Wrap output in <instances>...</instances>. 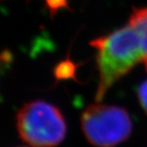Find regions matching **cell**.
<instances>
[{
    "label": "cell",
    "instance_id": "6da1fadb",
    "mask_svg": "<svg viewBox=\"0 0 147 147\" xmlns=\"http://www.w3.org/2000/svg\"><path fill=\"white\" fill-rule=\"evenodd\" d=\"M90 46L97 52L99 83L95 100L98 102L117 81L143 62V52L139 35L130 24L92 40Z\"/></svg>",
    "mask_w": 147,
    "mask_h": 147
},
{
    "label": "cell",
    "instance_id": "7a4b0ae2",
    "mask_svg": "<svg viewBox=\"0 0 147 147\" xmlns=\"http://www.w3.org/2000/svg\"><path fill=\"white\" fill-rule=\"evenodd\" d=\"M18 134L33 147H55L67 135V123L61 110L45 101L24 105L16 117Z\"/></svg>",
    "mask_w": 147,
    "mask_h": 147
},
{
    "label": "cell",
    "instance_id": "3957f363",
    "mask_svg": "<svg viewBox=\"0 0 147 147\" xmlns=\"http://www.w3.org/2000/svg\"><path fill=\"white\" fill-rule=\"evenodd\" d=\"M82 130L86 140L95 147H116L131 136L132 120L121 106L93 104L81 117Z\"/></svg>",
    "mask_w": 147,
    "mask_h": 147
},
{
    "label": "cell",
    "instance_id": "277c9868",
    "mask_svg": "<svg viewBox=\"0 0 147 147\" xmlns=\"http://www.w3.org/2000/svg\"><path fill=\"white\" fill-rule=\"evenodd\" d=\"M139 35L143 52V64L147 71V8L133 9L129 22Z\"/></svg>",
    "mask_w": 147,
    "mask_h": 147
},
{
    "label": "cell",
    "instance_id": "5b68a950",
    "mask_svg": "<svg viewBox=\"0 0 147 147\" xmlns=\"http://www.w3.org/2000/svg\"><path fill=\"white\" fill-rule=\"evenodd\" d=\"M55 76L57 79H68L74 77V65L70 61H64L55 68Z\"/></svg>",
    "mask_w": 147,
    "mask_h": 147
},
{
    "label": "cell",
    "instance_id": "8992f818",
    "mask_svg": "<svg viewBox=\"0 0 147 147\" xmlns=\"http://www.w3.org/2000/svg\"><path fill=\"white\" fill-rule=\"evenodd\" d=\"M46 3L52 15L57 13L61 9L67 7V0H46Z\"/></svg>",
    "mask_w": 147,
    "mask_h": 147
},
{
    "label": "cell",
    "instance_id": "52a82bcc",
    "mask_svg": "<svg viewBox=\"0 0 147 147\" xmlns=\"http://www.w3.org/2000/svg\"><path fill=\"white\" fill-rule=\"evenodd\" d=\"M138 98L142 109L147 114V80L140 84L138 89Z\"/></svg>",
    "mask_w": 147,
    "mask_h": 147
},
{
    "label": "cell",
    "instance_id": "ba28073f",
    "mask_svg": "<svg viewBox=\"0 0 147 147\" xmlns=\"http://www.w3.org/2000/svg\"><path fill=\"white\" fill-rule=\"evenodd\" d=\"M7 54L8 53H4V54L0 55V65H1V63L2 62H5V61H9V59H10V57H7Z\"/></svg>",
    "mask_w": 147,
    "mask_h": 147
}]
</instances>
